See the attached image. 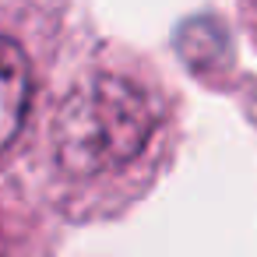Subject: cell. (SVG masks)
Wrapping results in <instances>:
<instances>
[{
  "mask_svg": "<svg viewBox=\"0 0 257 257\" xmlns=\"http://www.w3.org/2000/svg\"><path fill=\"white\" fill-rule=\"evenodd\" d=\"M162 127L155 95L120 71H88L60 99L50 120L53 162L78 183L131 173Z\"/></svg>",
  "mask_w": 257,
  "mask_h": 257,
  "instance_id": "obj_1",
  "label": "cell"
},
{
  "mask_svg": "<svg viewBox=\"0 0 257 257\" xmlns=\"http://www.w3.org/2000/svg\"><path fill=\"white\" fill-rule=\"evenodd\" d=\"M36 99V71L18 39L0 32V159L22 138Z\"/></svg>",
  "mask_w": 257,
  "mask_h": 257,
  "instance_id": "obj_2",
  "label": "cell"
}]
</instances>
